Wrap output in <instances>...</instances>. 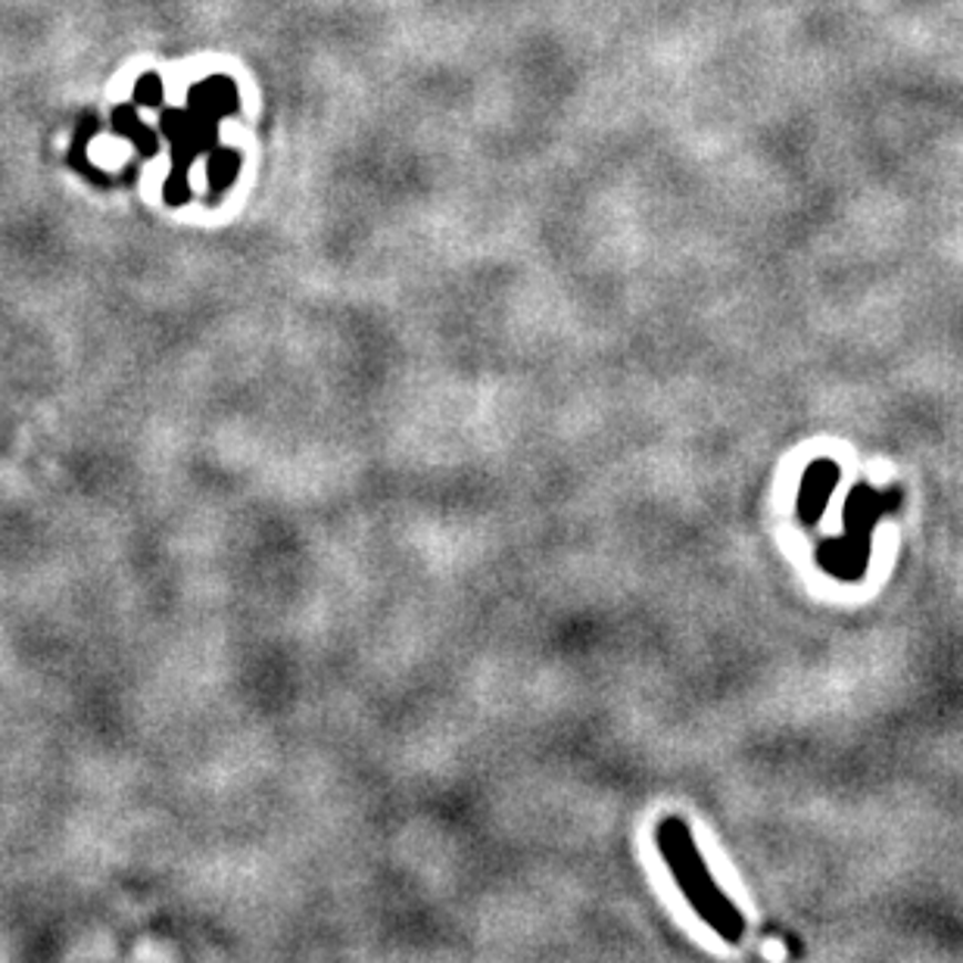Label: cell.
I'll use <instances>...</instances> for the list:
<instances>
[{
	"mask_svg": "<svg viewBox=\"0 0 963 963\" xmlns=\"http://www.w3.org/2000/svg\"><path fill=\"white\" fill-rule=\"evenodd\" d=\"M658 848L665 854L670 873L680 882L683 895L689 898V904L696 908L698 916L715 926L727 942H739L746 935V920L736 911L730 898L724 895L720 889L711 880L708 867L698 854L696 842H693V832L689 827L677 820V817H667L658 827Z\"/></svg>",
	"mask_w": 963,
	"mask_h": 963,
	"instance_id": "6da1fadb",
	"label": "cell"
},
{
	"mask_svg": "<svg viewBox=\"0 0 963 963\" xmlns=\"http://www.w3.org/2000/svg\"><path fill=\"white\" fill-rule=\"evenodd\" d=\"M191 110L199 113V116L213 119L218 122L222 116H228L237 110V91H234V82L222 79V75H213L203 84H194L191 88Z\"/></svg>",
	"mask_w": 963,
	"mask_h": 963,
	"instance_id": "7a4b0ae2",
	"label": "cell"
},
{
	"mask_svg": "<svg viewBox=\"0 0 963 963\" xmlns=\"http://www.w3.org/2000/svg\"><path fill=\"white\" fill-rule=\"evenodd\" d=\"M113 125H116V132L129 134L134 147L141 150L144 156H153V153H156V147H160V144H156V134L150 132L147 125L134 116L132 106H119L116 113H113Z\"/></svg>",
	"mask_w": 963,
	"mask_h": 963,
	"instance_id": "3957f363",
	"label": "cell"
},
{
	"mask_svg": "<svg viewBox=\"0 0 963 963\" xmlns=\"http://www.w3.org/2000/svg\"><path fill=\"white\" fill-rule=\"evenodd\" d=\"M237 168H240V156L234 150L222 147L213 153V160H209V187H213V194H225L232 187Z\"/></svg>",
	"mask_w": 963,
	"mask_h": 963,
	"instance_id": "277c9868",
	"label": "cell"
},
{
	"mask_svg": "<svg viewBox=\"0 0 963 963\" xmlns=\"http://www.w3.org/2000/svg\"><path fill=\"white\" fill-rule=\"evenodd\" d=\"M134 103L137 106H160L163 103V82H160L156 72H147V75L137 79V84H134Z\"/></svg>",
	"mask_w": 963,
	"mask_h": 963,
	"instance_id": "5b68a950",
	"label": "cell"
},
{
	"mask_svg": "<svg viewBox=\"0 0 963 963\" xmlns=\"http://www.w3.org/2000/svg\"><path fill=\"white\" fill-rule=\"evenodd\" d=\"M187 191H191V187H187V172H178V168H175L166 182V199L168 203H184V199H187Z\"/></svg>",
	"mask_w": 963,
	"mask_h": 963,
	"instance_id": "8992f818",
	"label": "cell"
}]
</instances>
